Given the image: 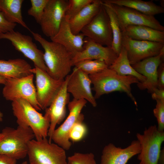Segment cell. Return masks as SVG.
<instances>
[{
  "mask_svg": "<svg viewBox=\"0 0 164 164\" xmlns=\"http://www.w3.org/2000/svg\"><path fill=\"white\" fill-rule=\"evenodd\" d=\"M49 0H30L31 7L28 10L29 15L33 17L39 24L44 9Z\"/></svg>",
  "mask_w": 164,
  "mask_h": 164,
  "instance_id": "30",
  "label": "cell"
},
{
  "mask_svg": "<svg viewBox=\"0 0 164 164\" xmlns=\"http://www.w3.org/2000/svg\"><path fill=\"white\" fill-rule=\"evenodd\" d=\"M23 1V0H0V12L10 22L19 23L30 31L22 17L21 8Z\"/></svg>",
  "mask_w": 164,
  "mask_h": 164,
  "instance_id": "25",
  "label": "cell"
},
{
  "mask_svg": "<svg viewBox=\"0 0 164 164\" xmlns=\"http://www.w3.org/2000/svg\"><path fill=\"white\" fill-rule=\"evenodd\" d=\"M87 128L83 121L76 123L71 130L69 135L70 140L77 142L82 140L86 135Z\"/></svg>",
  "mask_w": 164,
  "mask_h": 164,
  "instance_id": "32",
  "label": "cell"
},
{
  "mask_svg": "<svg viewBox=\"0 0 164 164\" xmlns=\"http://www.w3.org/2000/svg\"><path fill=\"white\" fill-rule=\"evenodd\" d=\"M102 2L115 12L122 31L130 25H142L164 31V27L153 15H145L134 9L110 3L104 0Z\"/></svg>",
  "mask_w": 164,
  "mask_h": 164,
  "instance_id": "9",
  "label": "cell"
},
{
  "mask_svg": "<svg viewBox=\"0 0 164 164\" xmlns=\"http://www.w3.org/2000/svg\"><path fill=\"white\" fill-rule=\"evenodd\" d=\"M157 88L164 89V63L162 62L159 66L157 70Z\"/></svg>",
  "mask_w": 164,
  "mask_h": 164,
  "instance_id": "35",
  "label": "cell"
},
{
  "mask_svg": "<svg viewBox=\"0 0 164 164\" xmlns=\"http://www.w3.org/2000/svg\"><path fill=\"white\" fill-rule=\"evenodd\" d=\"M164 48L158 55L145 59L131 65L134 69L146 78L143 82H139L137 86L141 90L147 89L152 93L153 89L157 87V70L159 65L163 62Z\"/></svg>",
  "mask_w": 164,
  "mask_h": 164,
  "instance_id": "18",
  "label": "cell"
},
{
  "mask_svg": "<svg viewBox=\"0 0 164 164\" xmlns=\"http://www.w3.org/2000/svg\"><path fill=\"white\" fill-rule=\"evenodd\" d=\"M80 33L97 43L111 47L113 35L110 20L102 4L99 12Z\"/></svg>",
  "mask_w": 164,
  "mask_h": 164,
  "instance_id": "11",
  "label": "cell"
},
{
  "mask_svg": "<svg viewBox=\"0 0 164 164\" xmlns=\"http://www.w3.org/2000/svg\"><path fill=\"white\" fill-rule=\"evenodd\" d=\"M122 32L133 39L164 43V31L158 30L149 26H128Z\"/></svg>",
  "mask_w": 164,
  "mask_h": 164,
  "instance_id": "22",
  "label": "cell"
},
{
  "mask_svg": "<svg viewBox=\"0 0 164 164\" xmlns=\"http://www.w3.org/2000/svg\"><path fill=\"white\" fill-rule=\"evenodd\" d=\"M152 94V99L157 100H164V89L155 88Z\"/></svg>",
  "mask_w": 164,
  "mask_h": 164,
  "instance_id": "37",
  "label": "cell"
},
{
  "mask_svg": "<svg viewBox=\"0 0 164 164\" xmlns=\"http://www.w3.org/2000/svg\"><path fill=\"white\" fill-rule=\"evenodd\" d=\"M67 164H96V163L93 153L77 152L67 158Z\"/></svg>",
  "mask_w": 164,
  "mask_h": 164,
  "instance_id": "31",
  "label": "cell"
},
{
  "mask_svg": "<svg viewBox=\"0 0 164 164\" xmlns=\"http://www.w3.org/2000/svg\"><path fill=\"white\" fill-rule=\"evenodd\" d=\"M108 67L119 75L134 77L140 83L144 82L146 80L145 77L138 73L132 67L128 58L127 51L122 46L117 58Z\"/></svg>",
  "mask_w": 164,
  "mask_h": 164,
  "instance_id": "26",
  "label": "cell"
},
{
  "mask_svg": "<svg viewBox=\"0 0 164 164\" xmlns=\"http://www.w3.org/2000/svg\"><path fill=\"white\" fill-rule=\"evenodd\" d=\"M7 77L0 75V84H5L6 83Z\"/></svg>",
  "mask_w": 164,
  "mask_h": 164,
  "instance_id": "39",
  "label": "cell"
},
{
  "mask_svg": "<svg viewBox=\"0 0 164 164\" xmlns=\"http://www.w3.org/2000/svg\"><path fill=\"white\" fill-rule=\"evenodd\" d=\"M69 74L64 79L60 90L50 106L45 109V115L50 120L48 136V141L51 142V138L57 125L60 124L64 119L66 113V106L70 101V94L67 92V85Z\"/></svg>",
  "mask_w": 164,
  "mask_h": 164,
  "instance_id": "15",
  "label": "cell"
},
{
  "mask_svg": "<svg viewBox=\"0 0 164 164\" xmlns=\"http://www.w3.org/2000/svg\"><path fill=\"white\" fill-rule=\"evenodd\" d=\"M30 31L44 50L43 59L47 72L55 79L64 80L73 66L72 54L61 44L48 41L38 33Z\"/></svg>",
  "mask_w": 164,
  "mask_h": 164,
  "instance_id": "1",
  "label": "cell"
},
{
  "mask_svg": "<svg viewBox=\"0 0 164 164\" xmlns=\"http://www.w3.org/2000/svg\"><path fill=\"white\" fill-rule=\"evenodd\" d=\"M101 1V4L107 13L110 20L113 35L111 48L118 55L122 47V32L119 24L118 19L115 12Z\"/></svg>",
  "mask_w": 164,
  "mask_h": 164,
  "instance_id": "27",
  "label": "cell"
},
{
  "mask_svg": "<svg viewBox=\"0 0 164 164\" xmlns=\"http://www.w3.org/2000/svg\"><path fill=\"white\" fill-rule=\"evenodd\" d=\"M31 71L35 75L37 101L41 109L45 110L50 105L64 80L55 79L46 71L36 66Z\"/></svg>",
  "mask_w": 164,
  "mask_h": 164,
  "instance_id": "10",
  "label": "cell"
},
{
  "mask_svg": "<svg viewBox=\"0 0 164 164\" xmlns=\"http://www.w3.org/2000/svg\"><path fill=\"white\" fill-rule=\"evenodd\" d=\"M17 24L9 21L0 12V33H4L14 30Z\"/></svg>",
  "mask_w": 164,
  "mask_h": 164,
  "instance_id": "34",
  "label": "cell"
},
{
  "mask_svg": "<svg viewBox=\"0 0 164 164\" xmlns=\"http://www.w3.org/2000/svg\"><path fill=\"white\" fill-rule=\"evenodd\" d=\"M158 164H164V148L161 150L160 157Z\"/></svg>",
  "mask_w": 164,
  "mask_h": 164,
  "instance_id": "38",
  "label": "cell"
},
{
  "mask_svg": "<svg viewBox=\"0 0 164 164\" xmlns=\"http://www.w3.org/2000/svg\"><path fill=\"white\" fill-rule=\"evenodd\" d=\"M27 162L26 161H25L24 162H23L21 164H27Z\"/></svg>",
  "mask_w": 164,
  "mask_h": 164,
  "instance_id": "41",
  "label": "cell"
},
{
  "mask_svg": "<svg viewBox=\"0 0 164 164\" xmlns=\"http://www.w3.org/2000/svg\"><path fill=\"white\" fill-rule=\"evenodd\" d=\"M31 65L25 60L17 58L0 60V75L6 77L17 78L33 74Z\"/></svg>",
  "mask_w": 164,
  "mask_h": 164,
  "instance_id": "23",
  "label": "cell"
},
{
  "mask_svg": "<svg viewBox=\"0 0 164 164\" xmlns=\"http://www.w3.org/2000/svg\"><path fill=\"white\" fill-rule=\"evenodd\" d=\"M140 143L137 140L133 141L124 148L109 143L102 150L100 164H126L131 158L140 153Z\"/></svg>",
  "mask_w": 164,
  "mask_h": 164,
  "instance_id": "19",
  "label": "cell"
},
{
  "mask_svg": "<svg viewBox=\"0 0 164 164\" xmlns=\"http://www.w3.org/2000/svg\"><path fill=\"white\" fill-rule=\"evenodd\" d=\"M1 133L0 154L7 155L17 160L26 156L29 143L35 138L30 128L19 125L16 128L6 127Z\"/></svg>",
  "mask_w": 164,
  "mask_h": 164,
  "instance_id": "4",
  "label": "cell"
},
{
  "mask_svg": "<svg viewBox=\"0 0 164 164\" xmlns=\"http://www.w3.org/2000/svg\"><path fill=\"white\" fill-rule=\"evenodd\" d=\"M12 102L13 113L18 125L30 128L37 140L47 138L50 124L49 118L43 115L24 99H17Z\"/></svg>",
  "mask_w": 164,
  "mask_h": 164,
  "instance_id": "3",
  "label": "cell"
},
{
  "mask_svg": "<svg viewBox=\"0 0 164 164\" xmlns=\"http://www.w3.org/2000/svg\"><path fill=\"white\" fill-rule=\"evenodd\" d=\"M137 140L140 145L138 154L139 164H158L164 141V132L159 131L156 125L146 128L142 134L137 133Z\"/></svg>",
  "mask_w": 164,
  "mask_h": 164,
  "instance_id": "6",
  "label": "cell"
},
{
  "mask_svg": "<svg viewBox=\"0 0 164 164\" xmlns=\"http://www.w3.org/2000/svg\"><path fill=\"white\" fill-rule=\"evenodd\" d=\"M17 160L9 155L0 154V164H16Z\"/></svg>",
  "mask_w": 164,
  "mask_h": 164,
  "instance_id": "36",
  "label": "cell"
},
{
  "mask_svg": "<svg viewBox=\"0 0 164 164\" xmlns=\"http://www.w3.org/2000/svg\"><path fill=\"white\" fill-rule=\"evenodd\" d=\"M89 76L93 85L92 89L95 92L94 96L95 99L105 94L115 91L123 92L126 93L137 106L136 99L131 92V84L139 82L135 77L119 75L108 67Z\"/></svg>",
  "mask_w": 164,
  "mask_h": 164,
  "instance_id": "2",
  "label": "cell"
},
{
  "mask_svg": "<svg viewBox=\"0 0 164 164\" xmlns=\"http://www.w3.org/2000/svg\"><path fill=\"white\" fill-rule=\"evenodd\" d=\"M27 155L30 164H67L65 150L47 138L31 140Z\"/></svg>",
  "mask_w": 164,
  "mask_h": 164,
  "instance_id": "5",
  "label": "cell"
},
{
  "mask_svg": "<svg viewBox=\"0 0 164 164\" xmlns=\"http://www.w3.org/2000/svg\"><path fill=\"white\" fill-rule=\"evenodd\" d=\"M93 0H69L65 17L68 21L79 13Z\"/></svg>",
  "mask_w": 164,
  "mask_h": 164,
  "instance_id": "29",
  "label": "cell"
},
{
  "mask_svg": "<svg viewBox=\"0 0 164 164\" xmlns=\"http://www.w3.org/2000/svg\"><path fill=\"white\" fill-rule=\"evenodd\" d=\"M121 45L127 51L131 65L159 55L164 48V43L134 40L122 32Z\"/></svg>",
  "mask_w": 164,
  "mask_h": 164,
  "instance_id": "14",
  "label": "cell"
},
{
  "mask_svg": "<svg viewBox=\"0 0 164 164\" xmlns=\"http://www.w3.org/2000/svg\"><path fill=\"white\" fill-rule=\"evenodd\" d=\"M68 4L67 0H49L40 22L42 31L51 38L58 32Z\"/></svg>",
  "mask_w": 164,
  "mask_h": 164,
  "instance_id": "13",
  "label": "cell"
},
{
  "mask_svg": "<svg viewBox=\"0 0 164 164\" xmlns=\"http://www.w3.org/2000/svg\"><path fill=\"white\" fill-rule=\"evenodd\" d=\"M83 48L72 57L73 66L81 61L89 60H104L109 67L118 56L111 47L104 46L87 37L84 38Z\"/></svg>",
  "mask_w": 164,
  "mask_h": 164,
  "instance_id": "16",
  "label": "cell"
},
{
  "mask_svg": "<svg viewBox=\"0 0 164 164\" xmlns=\"http://www.w3.org/2000/svg\"><path fill=\"white\" fill-rule=\"evenodd\" d=\"M91 84L89 75L74 67L73 72L69 74L67 91L73 99L85 100L93 107H96L97 103L92 93Z\"/></svg>",
  "mask_w": 164,
  "mask_h": 164,
  "instance_id": "17",
  "label": "cell"
},
{
  "mask_svg": "<svg viewBox=\"0 0 164 164\" xmlns=\"http://www.w3.org/2000/svg\"><path fill=\"white\" fill-rule=\"evenodd\" d=\"M87 101L84 99H73L68 104L69 113L65 121L57 128L54 130L51 140L65 150H69L72 145L69 135L70 132L77 122L84 119V114L81 111Z\"/></svg>",
  "mask_w": 164,
  "mask_h": 164,
  "instance_id": "8",
  "label": "cell"
},
{
  "mask_svg": "<svg viewBox=\"0 0 164 164\" xmlns=\"http://www.w3.org/2000/svg\"><path fill=\"white\" fill-rule=\"evenodd\" d=\"M101 6V0H93L69 20V24L72 33L75 35L80 33L82 29L98 13Z\"/></svg>",
  "mask_w": 164,
  "mask_h": 164,
  "instance_id": "21",
  "label": "cell"
},
{
  "mask_svg": "<svg viewBox=\"0 0 164 164\" xmlns=\"http://www.w3.org/2000/svg\"><path fill=\"white\" fill-rule=\"evenodd\" d=\"M34 74L21 77H7L2 90L3 97L8 101L19 98L28 101L37 110L42 109L36 98V90L33 83Z\"/></svg>",
  "mask_w": 164,
  "mask_h": 164,
  "instance_id": "7",
  "label": "cell"
},
{
  "mask_svg": "<svg viewBox=\"0 0 164 164\" xmlns=\"http://www.w3.org/2000/svg\"><path fill=\"white\" fill-rule=\"evenodd\" d=\"M108 2L134 9L145 15H153L163 13L164 7L152 1L141 0H104Z\"/></svg>",
  "mask_w": 164,
  "mask_h": 164,
  "instance_id": "24",
  "label": "cell"
},
{
  "mask_svg": "<svg viewBox=\"0 0 164 164\" xmlns=\"http://www.w3.org/2000/svg\"><path fill=\"white\" fill-rule=\"evenodd\" d=\"M74 66L88 75L100 72L109 67L104 61L101 60H83Z\"/></svg>",
  "mask_w": 164,
  "mask_h": 164,
  "instance_id": "28",
  "label": "cell"
},
{
  "mask_svg": "<svg viewBox=\"0 0 164 164\" xmlns=\"http://www.w3.org/2000/svg\"><path fill=\"white\" fill-rule=\"evenodd\" d=\"M155 108L153 112L156 118L158 130L161 132H164V100H157Z\"/></svg>",
  "mask_w": 164,
  "mask_h": 164,
  "instance_id": "33",
  "label": "cell"
},
{
  "mask_svg": "<svg viewBox=\"0 0 164 164\" xmlns=\"http://www.w3.org/2000/svg\"><path fill=\"white\" fill-rule=\"evenodd\" d=\"M2 136V134L1 133H0V138Z\"/></svg>",
  "mask_w": 164,
  "mask_h": 164,
  "instance_id": "42",
  "label": "cell"
},
{
  "mask_svg": "<svg viewBox=\"0 0 164 164\" xmlns=\"http://www.w3.org/2000/svg\"><path fill=\"white\" fill-rule=\"evenodd\" d=\"M2 39L10 41L15 50L32 60L35 66L47 71L43 52L38 48L31 37L13 30L4 33H0V39Z\"/></svg>",
  "mask_w": 164,
  "mask_h": 164,
  "instance_id": "12",
  "label": "cell"
},
{
  "mask_svg": "<svg viewBox=\"0 0 164 164\" xmlns=\"http://www.w3.org/2000/svg\"><path fill=\"white\" fill-rule=\"evenodd\" d=\"M84 36L81 33L75 35L72 33L68 21L64 17L56 35L50 38L51 41L63 46L72 54L73 57L83 50Z\"/></svg>",
  "mask_w": 164,
  "mask_h": 164,
  "instance_id": "20",
  "label": "cell"
},
{
  "mask_svg": "<svg viewBox=\"0 0 164 164\" xmlns=\"http://www.w3.org/2000/svg\"><path fill=\"white\" fill-rule=\"evenodd\" d=\"M3 114L0 111V121H2L3 120Z\"/></svg>",
  "mask_w": 164,
  "mask_h": 164,
  "instance_id": "40",
  "label": "cell"
}]
</instances>
